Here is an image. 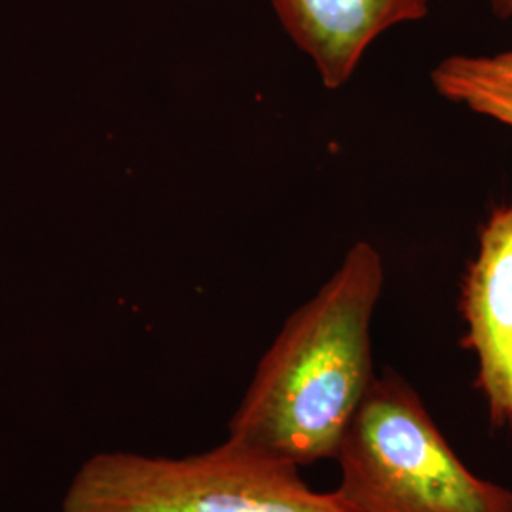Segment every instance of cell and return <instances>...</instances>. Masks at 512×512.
<instances>
[{
	"instance_id": "obj_1",
	"label": "cell",
	"mask_w": 512,
	"mask_h": 512,
	"mask_svg": "<svg viewBox=\"0 0 512 512\" xmlns=\"http://www.w3.org/2000/svg\"><path fill=\"white\" fill-rule=\"evenodd\" d=\"M382 289V256L355 243L262 355L228 425L230 439L298 469L336 458L376 380L370 325Z\"/></svg>"
},
{
	"instance_id": "obj_6",
	"label": "cell",
	"mask_w": 512,
	"mask_h": 512,
	"mask_svg": "<svg viewBox=\"0 0 512 512\" xmlns=\"http://www.w3.org/2000/svg\"><path fill=\"white\" fill-rule=\"evenodd\" d=\"M435 90L512 129V50L488 55H450L431 73Z\"/></svg>"
},
{
	"instance_id": "obj_3",
	"label": "cell",
	"mask_w": 512,
	"mask_h": 512,
	"mask_svg": "<svg viewBox=\"0 0 512 512\" xmlns=\"http://www.w3.org/2000/svg\"><path fill=\"white\" fill-rule=\"evenodd\" d=\"M59 512H353L311 490L298 467L230 439L186 458L101 452L74 475Z\"/></svg>"
},
{
	"instance_id": "obj_7",
	"label": "cell",
	"mask_w": 512,
	"mask_h": 512,
	"mask_svg": "<svg viewBox=\"0 0 512 512\" xmlns=\"http://www.w3.org/2000/svg\"><path fill=\"white\" fill-rule=\"evenodd\" d=\"M492 12L499 19L512 18V0H490Z\"/></svg>"
},
{
	"instance_id": "obj_2",
	"label": "cell",
	"mask_w": 512,
	"mask_h": 512,
	"mask_svg": "<svg viewBox=\"0 0 512 512\" xmlns=\"http://www.w3.org/2000/svg\"><path fill=\"white\" fill-rule=\"evenodd\" d=\"M334 459L353 512H512L511 490L467 469L397 374L376 376Z\"/></svg>"
},
{
	"instance_id": "obj_5",
	"label": "cell",
	"mask_w": 512,
	"mask_h": 512,
	"mask_svg": "<svg viewBox=\"0 0 512 512\" xmlns=\"http://www.w3.org/2000/svg\"><path fill=\"white\" fill-rule=\"evenodd\" d=\"M296 46L310 55L325 88H342L366 48L387 29L425 18L429 0H272Z\"/></svg>"
},
{
	"instance_id": "obj_4",
	"label": "cell",
	"mask_w": 512,
	"mask_h": 512,
	"mask_svg": "<svg viewBox=\"0 0 512 512\" xmlns=\"http://www.w3.org/2000/svg\"><path fill=\"white\" fill-rule=\"evenodd\" d=\"M459 310L490 423L512 431V202L495 205L480 230Z\"/></svg>"
}]
</instances>
